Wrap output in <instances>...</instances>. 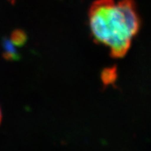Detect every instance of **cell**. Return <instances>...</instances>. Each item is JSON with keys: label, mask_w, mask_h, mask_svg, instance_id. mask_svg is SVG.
I'll return each instance as SVG.
<instances>
[{"label": "cell", "mask_w": 151, "mask_h": 151, "mask_svg": "<svg viewBox=\"0 0 151 151\" xmlns=\"http://www.w3.org/2000/svg\"><path fill=\"white\" fill-rule=\"evenodd\" d=\"M89 22L95 41L109 48L116 58L125 56L139 29L133 0H96L90 6Z\"/></svg>", "instance_id": "1"}, {"label": "cell", "mask_w": 151, "mask_h": 151, "mask_svg": "<svg viewBox=\"0 0 151 151\" xmlns=\"http://www.w3.org/2000/svg\"><path fill=\"white\" fill-rule=\"evenodd\" d=\"M1 119H2V113H1V109H0V123H1Z\"/></svg>", "instance_id": "2"}]
</instances>
